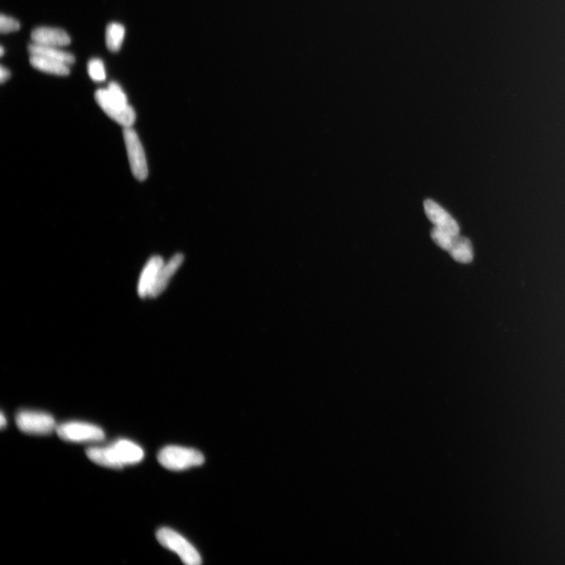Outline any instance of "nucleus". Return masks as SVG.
<instances>
[{
	"mask_svg": "<svg viewBox=\"0 0 565 565\" xmlns=\"http://www.w3.org/2000/svg\"><path fill=\"white\" fill-rule=\"evenodd\" d=\"M86 454L93 462L112 469L140 463L144 458V451L140 446L126 439H118L105 447L87 449Z\"/></svg>",
	"mask_w": 565,
	"mask_h": 565,
	"instance_id": "nucleus-1",
	"label": "nucleus"
},
{
	"mask_svg": "<svg viewBox=\"0 0 565 565\" xmlns=\"http://www.w3.org/2000/svg\"><path fill=\"white\" fill-rule=\"evenodd\" d=\"M94 97L100 109L112 121L124 128H130L135 123V111L128 104L127 96L116 82H111L106 89L98 90Z\"/></svg>",
	"mask_w": 565,
	"mask_h": 565,
	"instance_id": "nucleus-2",
	"label": "nucleus"
},
{
	"mask_svg": "<svg viewBox=\"0 0 565 565\" xmlns=\"http://www.w3.org/2000/svg\"><path fill=\"white\" fill-rule=\"evenodd\" d=\"M205 458L200 451L180 446H167L158 454L161 466L173 471H181L201 466Z\"/></svg>",
	"mask_w": 565,
	"mask_h": 565,
	"instance_id": "nucleus-3",
	"label": "nucleus"
},
{
	"mask_svg": "<svg viewBox=\"0 0 565 565\" xmlns=\"http://www.w3.org/2000/svg\"><path fill=\"white\" fill-rule=\"evenodd\" d=\"M156 538L163 546L177 554L184 564L199 565L202 563L197 549L178 532L168 527H162L157 532Z\"/></svg>",
	"mask_w": 565,
	"mask_h": 565,
	"instance_id": "nucleus-4",
	"label": "nucleus"
},
{
	"mask_svg": "<svg viewBox=\"0 0 565 565\" xmlns=\"http://www.w3.org/2000/svg\"><path fill=\"white\" fill-rule=\"evenodd\" d=\"M56 433L63 441L73 443L98 442L105 438L99 426L83 422H68L56 426Z\"/></svg>",
	"mask_w": 565,
	"mask_h": 565,
	"instance_id": "nucleus-5",
	"label": "nucleus"
},
{
	"mask_svg": "<svg viewBox=\"0 0 565 565\" xmlns=\"http://www.w3.org/2000/svg\"><path fill=\"white\" fill-rule=\"evenodd\" d=\"M123 138L132 173L137 180H146L149 174L148 165L140 137L130 127L124 128Z\"/></svg>",
	"mask_w": 565,
	"mask_h": 565,
	"instance_id": "nucleus-6",
	"label": "nucleus"
},
{
	"mask_svg": "<svg viewBox=\"0 0 565 565\" xmlns=\"http://www.w3.org/2000/svg\"><path fill=\"white\" fill-rule=\"evenodd\" d=\"M17 428L29 435H46L56 429L52 414L35 411H21L17 414Z\"/></svg>",
	"mask_w": 565,
	"mask_h": 565,
	"instance_id": "nucleus-7",
	"label": "nucleus"
},
{
	"mask_svg": "<svg viewBox=\"0 0 565 565\" xmlns=\"http://www.w3.org/2000/svg\"><path fill=\"white\" fill-rule=\"evenodd\" d=\"M424 210L427 218L435 227L449 232L452 235H460V226L450 213L442 206L432 199L424 201Z\"/></svg>",
	"mask_w": 565,
	"mask_h": 565,
	"instance_id": "nucleus-8",
	"label": "nucleus"
},
{
	"mask_svg": "<svg viewBox=\"0 0 565 565\" xmlns=\"http://www.w3.org/2000/svg\"><path fill=\"white\" fill-rule=\"evenodd\" d=\"M31 40L38 45L62 47L71 43L66 31L58 28L38 27L31 33Z\"/></svg>",
	"mask_w": 565,
	"mask_h": 565,
	"instance_id": "nucleus-9",
	"label": "nucleus"
},
{
	"mask_svg": "<svg viewBox=\"0 0 565 565\" xmlns=\"http://www.w3.org/2000/svg\"><path fill=\"white\" fill-rule=\"evenodd\" d=\"M163 260L160 256H154L146 263L142 269L140 280H138L137 292L142 298L149 297L151 290L156 279L160 269L163 266Z\"/></svg>",
	"mask_w": 565,
	"mask_h": 565,
	"instance_id": "nucleus-10",
	"label": "nucleus"
},
{
	"mask_svg": "<svg viewBox=\"0 0 565 565\" xmlns=\"http://www.w3.org/2000/svg\"><path fill=\"white\" fill-rule=\"evenodd\" d=\"M183 255L177 254L173 256L172 259L167 263L163 264L158 274H157L152 290H151L149 294L150 298L157 297L165 290L170 279H171L176 271H177L182 262H183Z\"/></svg>",
	"mask_w": 565,
	"mask_h": 565,
	"instance_id": "nucleus-11",
	"label": "nucleus"
},
{
	"mask_svg": "<svg viewBox=\"0 0 565 565\" xmlns=\"http://www.w3.org/2000/svg\"><path fill=\"white\" fill-rule=\"evenodd\" d=\"M29 62L37 70L56 75H68L70 73L69 66L59 61L39 55H30Z\"/></svg>",
	"mask_w": 565,
	"mask_h": 565,
	"instance_id": "nucleus-12",
	"label": "nucleus"
},
{
	"mask_svg": "<svg viewBox=\"0 0 565 565\" xmlns=\"http://www.w3.org/2000/svg\"><path fill=\"white\" fill-rule=\"evenodd\" d=\"M30 55H39L45 58L59 61L68 66L73 65L75 62V56L60 47L38 45L34 43H30L28 47Z\"/></svg>",
	"mask_w": 565,
	"mask_h": 565,
	"instance_id": "nucleus-13",
	"label": "nucleus"
},
{
	"mask_svg": "<svg viewBox=\"0 0 565 565\" xmlns=\"http://www.w3.org/2000/svg\"><path fill=\"white\" fill-rule=\"evenodd\" d=\"M449 253L455 261L463 264L470 263L474 259L472 243L468 238L460 235L455 237Z\"/></svg>",
	"mask_w": 565,
	"mask_h": 565,
	"instance_id": "nucleus-14",
	"label": "nucleus"
},
{
	"mask_svg": "<svg viewBox=\"0 0 565 565\" xmlns=\"http://www.w3.org/2000/svg\"><path fill=\"white\" fill-rule=\"evenodd\" d=\"M125 36V28L121 24L113 22L107 27L105 31L106 46L111 52L121 50Z\"/></svg>",
	"mask_w": 565,
	"mask_h": 565,
	"instance_id": "nucleus-15",
	"label": "nucleus"
},
{
	"mask_svg": "<svg viewBox=\"0 0 565 565\" xmlns=\"http://www.w3.org/2000/svg\"><path fill=\"white\" fill-rule=\"evenodd\" d=\"M430 236L433 242H435L438 247L449 251L451 248L452 243H453L455 237L458 235H452L447 232L433 227L431 230Z\"/></svg>",
	"mask_w": 565,
	"mask_h": 565,
	"instance_id": "nucleus-16",
	"label": "nucleus"
},
{
	"mask_svg": "<svg viewBox=\"0 0 565 565\" xmlns=\"http://www.w3.org/2000/svg\"><path fill=\"white\" fill-rule=\"evenodd\" d=\"M88 73L93 81L102 82L106 78L104 63L99 59H93L88 63Z\"/></svg>",
	"mask_w": 565,
	"mask_h": 565,
	"instance_id": "nucleus-17",
	"label": "nucleus"
},
{
	"mask_svg": "<svg viewBox=\"0 0 565 565\" xmlns=\"http://www.w3.org/2000/svg\"><path fill=\"white\" fill-rule=\"evenodd\" d=\"M21 24L15 18L3 14L0 17V31L2 33H9L20 29Z\"/></svg>",
	"mask_w": 565,
	"mask_h": 565,
	"instance_id": "nucleus-18",
	"label": "nucleus"
},
{
	"mask_svg": "<svg viewBox=\"0 0 565 565\" xmlns=\"http://www.w3.org/2000/svg\"><path fill=\"white\" fill-rule=\"evenodd\" d=\"M10 72L8 68L3 66L0 67V81H1V84H4L6 81H8L10 77Z\"/></svg>",
	"mask_w": 565,
	"mask_h": 565,
	"instance_id": "nucleus-19",
	"label": "nucleus"
},
{
	"mask_svg": "<svg viewBox=\"0 0 565 565\" xmlns=\"http://www.w3.org/2000/svg\"><path fill=\"white\" fill-rule=\"evenodd\" d=\"M6 423H8V421H6V419L4 416V414L2 412L1 416H0V426H1L2 429L4 428V427L6 425Z\"/></svg>",
	"mask_w": 565,
	"mask_h": 565,
	"instance_id": "nucleus-20",
	"label": "nucleus"
},
{
	"mask_svg": "<svg viewBox=\"0 0 565 565\" xmlns=\"http://www.w3.org/2000/svg\"><path fill=\"white\" fill-rule=\"evenodd\" d=\"M0 54H1L2 56L4 54V48L3 46L1 47V49H0Z\"/></svg>",
	"mask_w": 565,
	"mask_h": 565,
	"instance_id": "nucleus-21",
	"label": "nucleus"
}]
</instances>
